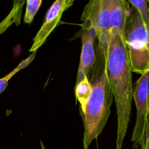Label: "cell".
<instances>
[{"label":"cell","mask_w":149,"mask_h":149,"mask_svg":"<svg viewBox=\"0 0 149 149\" xmlns=\"http://www.w3.org/2000/svg\"><path fill=\"white\" fill-rule=\"evenodd\" d=\"M73 0H56L48 9L44 21L33 38V43L30 51H37L44 43L48 36L58 25L63 13L72 6Z\"/></svg>","instance_id":"cell-6"},{"label":"cell","mask_w":149,"mask_h":149,"mask_svg":"<svg viewBox=\"0 0 149 149\" xmlns=\"http://www.w3.org/2000/svg\"><path fill=\"white\" fill-rule=\"evenodd\" d=\"M81 20L94 30L102 60L106 62L111 36L109 0H91L84 6Z\"/></svg>","instance_id":"cell-4"},{"label":"cell","mask_w":149,"mask_h":149,"mask_svg":"<svg viewBox=\"0 0 149 149\" xmlns=\"http://www.w3.org/2000/svg\"><path fill=\"white\" fill-rule=\"evenodd\" d=\"M127 1L132 5V6L134 7L137 10L144 23L149 28V8L148 0H128Z\"/></svg>","instance_id":"cell-12"},{"label":"cell","mask_w":149,"mask_h":149,"mask_svg":"<svg viewBox=\"0 0 149 149\" xmlns=\"http://www.w3.org/2000/svg\"><path fill=\"white\" fill-rule=\"evenodd\" d=\"M109 1L111 31L117 32L123 37L126 24L130 13V4L126 0H109Z\"/></svg>","instance_id":"cell-8"},{"label":"cell","mask_w":149,"mask_h":149,"mask_svg":"<svg viewBox=\"0 0 149 149\" xmlns=\"http://www.w3.org/2000/svg\"><path fill=\"white\" fill-rule=\"evenodd\" d=\"M92 93L81 115L84 123L83 145L88 147L102 133L111 113L113 94L109 84L105 66L93 83Z\"/></svg>","instance_id":"cell-2"},{"label":"cell","mask_w":149,"mask_h":149,"mask_svg":"<svg viewBox=\"0 0 149 149\" xmlns=\"http://www.w3.org/2000/svg\"><path fill=\"white\" fill-rule=\"evenodd\" d=\"M144 149H145V147H144Z\"/></svg>","instance_id":"cell-16"},{"label":"cell","mask_w":149,"mask_h":149,"mask_svg":"<svg viewBox=\"0 0 149 149\" xmlns=\"http://www.w3.org/2000/svg\"><path fill=\"white\" fill-rule=\"evenodd\" d=\"M145 149H149V137L147 138L145 141Z\"/></svg>","instance_id":"cell-13"},{"label":"cell","mask_w":149,"mask_h":149,"mask_svg":"<svg viewBox=\"0 0 149 149\" xmlns=\"http://www.w3.org/2000/svg\"><path fill=\"white\" fill-rule=\"evenodd\" d=\"M83 149H89V148L88 147H86V146L83 145Z\"/></svg>","instance_id":"cell-14"},{"label":"cell","mask_w":149,"mask_h":149,"mask_svg":"<svg viewBox=\"0 0 149 149\" xmlns=\"http://www.w3.org/2000/svg\"><path fill=\"white\" fill-rule=\"evenodd\" d=\"M36 54V51L33 52L32 54L27 58H26L24 60H23L14 70H13L7 75H6L5 77L0 79V94L5 90V89L8 86V80L17 72H18L21 69L26 68L28 65H29L35 58Z\"/></svg>","instance_id":"cell-10"},{"label":"cell","mask_w":149,"mask_h":149,"mask_svg":"<svg viewBox=\"0 0 149 149\" xmlns=\"http://www.w3.org/2000/svg\"><path fill=\"white\" fill-rule=\"evenodd\" d=\"M93 87L87 76H85L81 81L76 84L74 92L76 100L80 104V115H83L85 111Z\"/></svg>","instance_id":"cell-9"},{"label":"cell","mask_w":149,"mask_h":149,"mask_svg":"<svg viewBox=\"0 0 149 149\" xmlns=\"http://www.w3.org/2000/svg\"><path fill=\"white\" fill-rule=\"evenodd\" d=\"M148 8H149V0H148ZM148 20H149V15H148Z\"/></svg>","instance_id":"cell-15"},{"label":"cell","mask_w":149,"mask_h":149,"mask_svg":"<svg viewBox=\"0 0 149 149\" xmlns=\"http://www.w3.org/2000/svg\"><path fill=\"white\" fill-rule=\"evenodd\" d=\"M133 98L136 108V120L132 136L133 149H144L149 137V72L136 81Z\"/></svg>","instance_id":"cell-5"},{"label":"cell","mask_w":149,"mask_h":149,"mask_svg":"<svg viewBox=\"0 0 149 149\" xmlns=\"http://www.w3.org/2000/svg\"><path fill=\"white\" fill-rule=\"evenodd\" d=\"M132 72H149V28L137 10L130 7L123 37Z\"/></svg>","instance_id":"cell-3"},{"label":"cell","mask_w":149,"mask_h":149,"mask_svg":"<svg viewBox=\"0 0 149 149\" xmlns=\"http://www.w3.org/2000/svg\"><path fill=\"white\" fill-rule=\"evenodd\" d=\"M76 36L81 38L82 43L81 52L76 82V84H77L85 76H87L90 69L94 65L95 55L94 43L96 34L94 30L88 23L83 22L81 28L76 34Z\"/></svg>","instance_id":"cell-7"},{"label":"cell","mask_w":149,"mask_h":149,"mask_svg":"<svg viewBox=\"0 0 149 149\" xmlns=\"http://www.w3.org/2000/svg\"><path fill=\"white\" fill-rule=\"evenodd\" d=\"M42 3V0L26 1V12L24 16V22L30 24Z\"/></svg>","instance_id":"cell-11"},{"label":"cell","mask_w":149,"mask_h":149,"mask_svg":"<svg viewBox=\"0 0 149 149\" xmlns=\"http://www.w3.org/2000/svg\"><path fill=\"white\" fill-rule=\"evenodd\" d=\"M105 70L116 107V149H121L130 120L133 88L132 71L124 39L115 31H111Z\"/></svg>","instance_id":"cell-1"}]
</instances>
